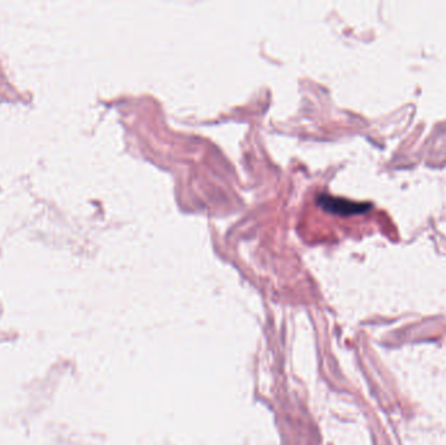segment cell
<instances>
[{"mask_svg":"<svg viewBox=\"0 0 446 445\" xmlns=\"http://www.w3.org/2000/svg\"><path fill=\"white\" fill-rule=\"evenodd\" d=\"M317 202L326 212L342 217L362 215L367 211H369V208H371V205L367 202H351L347 199L334 197V196L325 195V193L317 196Z\"/></svg>","mask_w":446,"mask_h":445,"instance_id":"cell-1","label":"cell"}]
</instances>
